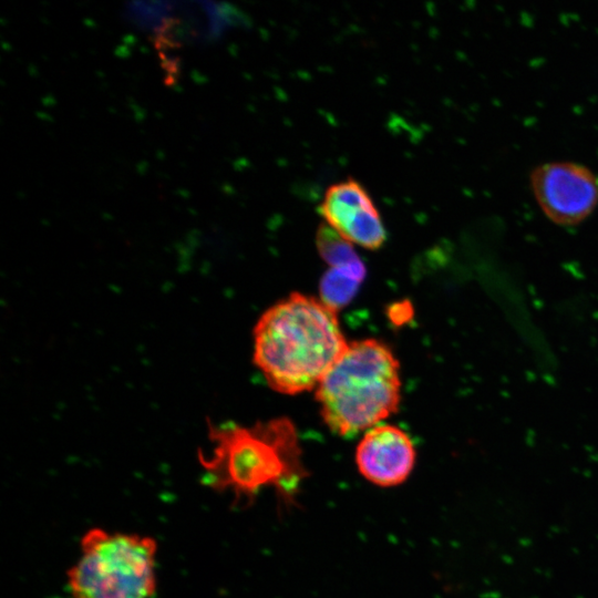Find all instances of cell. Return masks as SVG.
I'll return each instance as SVG.
<instances>
[{"label":"cell","mask_w":598,"mask_h":598,"mask_svg":"<svg viewBox=\"0 0 598 598\" xmlns=\"http://www.w3.org/2000/svg\"><path fill=\"white\" fill-rule=\"evenodd\" d=\"M210 455L200 452V481L216 492H231L236 502H252L266 487L274 488L285 508L309 475L293 424L285 417L244 426L233 422L208 424Z\"/></svg>","instance_id":"6da1fadb"},{"label":"cell","mask_w":598,"mask_h":598,"mask_svg":"<svg viewBox=\"0 0 598 598\" xmlns=\"http://www.w3.org/2000/svg\"><path fill=\"white\" fill-rule=\"evenodd\" d=\"M347 347L337 310L298 292L268 308L254 328V363L283 394L317 388Z\"/></svg>","instance_id":"7a4b0ae2"},{"label":"cell","mask_w":598,"mask_h":598,"mask_svg":"<svg viewBox=\"0 0 598 598\" xmlns=\"http://www.w3.org/2000/svg\"><path fill=\"white\" fill-rule=\"evenodd\" d=\"M316 389L326 425L332 433L350 437L398 411L400 364L383 342L353 341Z\"/></svg>","instance_id":"3957f363"},{"label":"cell","mask_w":598,"mask_h":598,"mask_svg":"<svg viewBox=\"0 0 598 598\" xmlns=\"http://www.w3.org/2000/svg\"><path fill=\"white\" fill-rule=\"evenodd\" d=\"M157 543L153 537L94 527L66 571L72 598H154Z\"/></svg>","instance_id":"277c9868"},{"label":"cell","mask_w":598,"mask_h":598,"mask_svg":"<svg viewBox=\"0 0 598 598\" xmlns=\"http://www.w3.org/2000/svg\"><path fill=\"white\" fill-rule=\"evenodd\" d=\"M122 17L153 37L169 74L174 73L173 53L214 42L230 22L227 8L209 1H134L124 4Z\"/></svg>","instance_id":"5b68a950"},{"label":"cell","mask_w":598,"mask_h":598,"mask_svg":"<svg viewBox=\"0 0 598 598\" xmlns=\"http://www.w3.org/2000/svg\"><path fill=\"white\" fill-rule=\"evenodd\" d=\"M530 187L543 213L558 225H577L598 205V177L577 163L550 162L536 167Z\"/></svg>","instance_id":"8992f818"},{"label":"cell","mask_w":598,"mask_h":598,"mask_svg":"<svg viewBox=\"0 0 598 598\" xmlns=\"http://www.w3.org/2000/svg\"><path fill=\"white\" fill-rule=\"evenodd\" d=\"M415 447L400 427L378 424L369 429L355 450L360 474L380 487H393L410 476L415 464Z\"/></svg>","instance_id":"52a82bcc"},{"label":"cell","mask_w":598,"mask_h":598,"mask_svg":"<svg viewBox=\"0 0 598 598\" xmlns=\"http://www.w3.org/2000/svg\"><path fill=\"white\" fill-rule=\"evenodd\" d=\"M375 210L367 189L352 178L329 187L319 206L328 225L347 240L365 226Z\"/></svg>","instance_id":"ba28073f"},{"label":"cell","mask_w":598,"mask_h":598,"mask_svg":"<svg viewBox=\"0 0 598 598\" xmlns=\"http://www.w3.org/2000/svg\"><path fill=\"white\" fill-rule=\"evenodd\" d=\"M365 275L363 262L330 267L320 281V299L337 311L352 300Z\"/></svg>","instance_id":"9c48e42d"},{"label":"cell","mask_w":598,"mask_h":598,"mask_svg":"<svg viewBox=\"0 0 598 598\" xmlns=\"http://www.w3.org/2000/svg\"><path fill=\"white\" fill-rule=\"evenodd\" d=\"M317 247L320 256L330 267H352L362 264L351 243L329 225H320L317 233Z\"/></svg>","instance_id":"30bf717a"}]
</instances>
